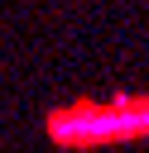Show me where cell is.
I'll list each match as a JSON object with an SVG mask.
<instances>
[{"instance_id":"6da1fadb","label":"cell","mask_w":149,"mask_h":153,"mask_svg":"<svg viewBox=\"0 0 149 153\" xmlns=\"http://www.w3.org/2000/svg\"><path fill=\"white\" fill-rule=\"evenodd\" d=\"M48 139L58 148H106L149 134V96H115V100H77L48 115Z\"/></svg>"}]
</instances>
